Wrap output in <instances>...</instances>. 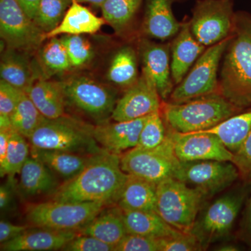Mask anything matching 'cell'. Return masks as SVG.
I'll use <instances>...</instances> for the list:
<instances>
[{
	"label": "cell",
	"instance_id": "1",
	"mask_svg": "<svg viewBox=\"0 0 251 251\" xmlns=\"http://www.w3.org/2000/svg\"><path fill=\"white\" fill-rule=\"evenodd\" d=\"M128 176L122 169L120 155L103 151L96 154L75 177L61 184L52 200L117 204Z\"/></svg>",
	"mask_w": 251,
	"mask_h": 251
},
{
	"label": "cell",
	"instance_id": "2",
	"mask_svg": "<svg viewBox=\"0 0 251 251\" xmlns=\"http://www.w3.org/2000/svg\"><path fill=\"white\" fill-rule=\"evenodd\" d=\"M219 92L240 110L251 107V16L235 13L233 31L224 54Z\"/></svg>",
	"mask_w": 251,
	"mask_h": 251
},
{
	"label": "cell",
	"instance_id": "3",
	"mask_svg": "<svg viewBox=\"0 0 251 251\" xmlns=\"http://www.w3.org/2000/svg\"><path fill=\"white\" fill-rule=\"evenodd\" d=\"M240 111L219 92L184 103L164 101L161 108L166 125L181 133L210 129Z\"/></svg>",
	"mask_w": 251,
	"mask_h": 251
},
{
	"label": "cell",
	"instance_id": "4",
	"mask_svg": "<svg viewBox=\"0 0 251 251\" xmlns=\"http://www.w3.org/2000/svg\"><path fill=\"white\" fill-rule=\"evenodd\" d=\"M93 131L94 126L74 117H44L27 140L31 148L97 154L105 150L96 141Z\"/></svg>",
	"mask_w": 251,
	"mask_h": 251
},
{
	"label": "cell",
	"instance_id": "5",
	"mask_svg": "<svg viewBox=\"0 0 251 251\" xmlns=\"http://www.w3.org/2000/svg\"><path fill=\"white\" fill-rule=\"evenodd\" d=\"M247 183L206 203L200 211L190 232L197 238L203 251L230 237L249 195Z\"/></svg>",
	"mask_w": 251,
	"mask_h": 251
},
{
	"label": "cell",
	"instance_id": "6",
	"mask_svg": "<svg viewBox=\"0 0 251 251\" xmlns=\"http://www.w3.org/2000/svg\"><path fill=\"white\" fill-rule=\"evenodd\" d=\"M209 198L201 190L169 178L157 184L156 211L167 224L190 232Z\"/></svg>",
	"mask_w": 251,
	"mask_h": 251
},
{
	"label": "cell",
	"instance_id": "7",
	"mask_svg": "<svg viewBox=\"0 0 251 251\" xmlns=\"http://www.w3.org/2000/svg\"><path fill=\"white\" fill-rule=\"evenodd\" d=\"M107 205L101 202H48L29 204L25 215L35 227L59 231H74L83 227Z\"/></svg>",
	"mask_w": 251,
	"mask_h": 251
},
{
	"label": "cell",
	"instance_id": "8",
	"mask_svg": "<svg viewBox=\"0 0 251 251\" xmlns=\"http://www.w3.org/2000/svg\"><path fill=\"white\" fill-rule=\"evenodd\" d=\"M122 169L126 174L138 176L158 184L169 178L175 177L179 169L173 140L168 128L165 141L152 150L133 148L120 156Z\"/></svg>",
	"mask_w": 251,
	"mask_h": 251
},
{
	"label": "cell",
	"instance_id": "9",
	"mask_svg": "<svg viewBox=\"0 0 251 251\" xmlns=\"http://www.w3.org/2000/svg\"><path fill=\"white\" fill-rule=\"evenodd\" d=\"M229 38L230 36L204 50L183 80L175 87L168 102L184 103L219 92L218 73L220 62L224 57Z\"/></svg>",
	"mask_w": 251,
	"mask_h": 251
},
{
	"label": "cell",
	"instance_id": "10",
	"mask_svg": "<svg viewBox=\"0 0 251 251\" xmlns=\"http://www.w3.org/2000/svg\"><path fill=\"white\" fill-rule=\"evenodd\" d=\"M66 102L98 124L111 118L118 99L116 91L85 75L62 81Z\"/></svg>",
	"mask_w": 251,
	"mask_h": 251
},
{
	"label": "cell",
	"instance_id": "11",
	"mask_svg": "<svg viewBox=\"0 0 251 251\" xmlns=\"http://www.w3.org/2000/svg\"><path fill=\"white\" fill-rule=\"evenodd\" d=\"M234 16L233 0H198L190 28L198 41L208 48L231 36Z\"/></svg>",
	"mask_w": 251,
	"mask_h": 251
},
{
	"label": "cell",
	"instance_id": "12",
	"mask_svg": "<svg viewBox=\"0 0 251 251\" xmlns=\"http://www.w3.org/2000/svg\"><path fill=\"white\" fill-rule=\"evenodd\" d=\"M0 35L6 49L25 52L36 50L46 40L45 33L16 0H0Z\"/></svg>",
	"mask_w": 251,
	"mask_h": 251
},
{
	"label": "cell",
	"instance_id": "13",
	"mask_svg": "<svg viewBox=\"0 0 251 251\" xmlns=\"http://www.w3.org/2000/svg\"><path fill=\"white\" fill-rule=\"evenodd\" d=\"M175 178L198 188L210 199L232 186L240 175L231 161H190L181 162Z\"/></svg>",
	"mask_w": 251,
	"mask_h": 251
},
{
	"label": "cell",
	"instance_id": "14",
	"mask_svg": "<svg viewBox=\"0 0 251 251\" xmlns=\"http://www.w3.org/2000/svg\"><path fill=\"white\" fill-rule=\"evenodd\" d=\"M161 99L152 77L142 69L138 80L117 100L111 119L125 122L149 116L161 110Z\"/></svg>",
	"mask_w": 251,
	"mask_h": 251
},
{
	"label": "cell",
	"instance_id": "15",
	"mask_svg": "<svg viewBox=\"0 0 251 251\" xmlns=\"http://www.w3.org/2000/svg\"><path fill=\"white\" fill-rule=\"evenodd\" d=\"M167 128L173 140L175 152L180 161L232 162L234 153L216 135L206 132L181 133L175 131L168 126Z\"/></svg>",
	"mask_w": 251,
	"mask_h": 251
},
{
	"label": "cell",
	"instance_id": "16",
	"mask_svg": "<svg viewBox=\"0 0 251 251\" xmlns=\"http://www.w3.org/2000/svg\"><path fill=\"white\" fill-rule=\"evenodd\" d=\"M143 70L152 77L163 100L169 99L175 88L171 74V44H162L143 38L139 42Z\"/></svg>",
	"mask_w": 251,
	"mask_h": 251
},
{
	"label": "cell",
	"instance_id": "17",
	"mask_svg": "<svg viewBox=\"0 0 251 251\" xmlns=\"http://www.w3.org/2000/svg\"><path fill=\"white\" fill-rule=\"evenodd\" d=\"M147 117L131 121L98 124L94 126V138L105 151L121 156L122 153L135 148L138 145Z\"/></svg>",
	"mask_w": 251,
	"mask_h": 251
},
{
	"label": "cell",
	"instance_id": "18",
	"mask_svg": "<svg viewBox=\"0 0 251 251\" xmlns=\"http://www.w3.org/2000/svg\"><path fill=\"white\" fill-rule=\"evenodd\" d=\"M177 0H147L142 24V34L146 38L169 40L181 29V24L175 17L173 4Z\"/></svg>",
	"mask_w": 251,
	"mask_h": 251
},
{
	"label": "cell",
	"instance_id": "19",
	"mask_svg": "<svg viewBox=\"0 0 251 251\" xmlns=\"http://www.w3.org/2000/svg\"><path fill=\"white\" fill-rule=\"evenodd\" d=\"M77 234L74 231L29 227L18 237L1 244L0 248L3 251H62Z\"/></svg>",
	"mask_w": 251,
	"mask_h": 251
},
{
	"label": "cell",
	"instance_id": "20",
	"mask_svg": "<svg viewBox=\"0 0 251 251\" xmlns=\"http://www.w3.org/2000/svg\"><path fill=\"white\" fill-rule=\"evenodd\" d=\"M206 49L193 36L189 21L182 23L171 44V74L175 86L183 80Z\"/></svg>",
	"mask_w": 251,
	"mask_h": 251
},
{
	"label": "cell",
	"instance_id": "21",
	"mask_svg": "<svg viewBox=\"0 0 251 251\" xmlns=\"http://www.w3.org/2000/svg\"><path fill=\"white\" fill-rule=\"evenodd\" d=\"M18 191L23 198L53 194L60 184L57 176L42 162L29 156L19 173Z\"/></svg>",
	"mask_w": 251,
	"mask_h": 251
},
{
	"label": "cell",
	"instance_id": "22",
	"mask_svg": "<svg viewBox=\"0 0 251 251\" xmlns=\"http://www.w3.org/2000/svg\"><path fill=\"white\" fill-rule=\"evenodd\" d=\"M77 234L92 236L114 247L128 234L122 210L118 206L100 211L88 224L77 229Z\"/></svg>",
	"mask_w": 251,
	"mask_h": 251
},
{
	"label": "cell",
	"instance_id": "23",
	"mask_svg": "<svg viewBox=\"0 0 251 251\" xmlns=\"http://www.w3.org/2000/svg\"><path fill=\"white\" fill-rule=\"evenodd\" d=\"M30 153L31 156L44 163L56 176L64 181L75 177L96 155L31 148Z\"/></svg>",
	"mask_w": 251,
	"mask_h": 251
},
{
	"label": "cell",
	"instance_id": "24",
	"mask_svg": "<svg viewBox=\"0 0 251 251\" xmlns=\"http://www.w3.org/2000/svg\"><path fill=\"white\" fill-rule=\"evenodd\" d=\"M105 23V20L97 17L80 3L73 0L62 22L53 30L46 34L45 39L59 35L95 34Z\"/></svg>",
	"mask_w": 251,
	"mask_h": 251
},
{
	"label": "cell",
	"instance_id": "25",
	"mask_svg": "<svg viewBox=\"0 0 251 251\" xmlns=\"http://www.w3.org/2000/svg\"><path fill=\"white\" fill-rule=\"evenodd\" d=\"M121 210L128 234L153 238H165L183 232L167 224L156 211L122 209Z\"/></svg>",
	"mask_w": 251,
	"mask_h": 251
},
{
	"label": "cell",
	"instance_id": "26",
	"mask_svg": "<svg viewBox=\"0 0 251 251\" xmlns=\"http://www.w3.org/2000/svg\"><path fill=\"white\" fill-rule=\"evenodd\" d=\"M25 93L46 118H57L64 115L66 99L60 82L38 79Z\"/></svg>",
	"mask_w": 251,
	"mask_h": 251
},
{
	"label": "cell",
	"instance_id": "27",
	"mask_svg": "<svg viewBox=\"0 0 251 251\" xmlns=\"http://www.w3.org/2000/svg\"><path fill=\"white\" fill-rule=\"evenodd\" d=\"M156 193L155 183L128 175L117 205L128 210L156 211Z\"/></svg>",
	"mask_w": 251,
	"mask_h": 251
},
{
	"label": "cell",
	"instance_id": "28",
	"mask_svg": "<svg viewBox=\"0 0 251 251\" xmlns=\"http://www.w3.org/2000/svg\"><path fill=\"white\" fill-rule=\"evenodd\" d=\"M26 53L22 51L6 49L1 56L0 64L1 80L24 92H27L36 80L31 63Z\"/></svg>",
	"mask_w": 251,
	"mask_h": 251
},
{
	"label": "cell",
	"instance_id": "29",
	"mask_svg": "<svg viewBox=\"0 0 251 251\" xmlns=\"http://www.w3.org/2000/svg\"><path fill=\"white\" fill-rule=\"evenodd\" d=\"M139 76L138 57L135 49L125 46L118 50L109 66L108 80L126 90L138 80Z\"/></svg>",
	"mask_w": 251,
	"mask_h": 251
},
{
	"label": "cell",
	"instance_id": "30",
	"mask_svg": "<svg viewBox=\"0 0 251 251\" xmlns=\"http://www.w3.org/2000/svg\"><path fill=\"white\" fill-rule=\"evenodd\" d=\"M251 129V109L237 113L206 132L216 135L231 152L239 150ZM197 133V132H196Z\"/></svg>",
	"mask_w": 251,
	"mask_h": 251
},
{
	"label": "cell",
	"instance_id": "31",
	"mask_svg": "<svg viewBox=\"0 0 251 251\" xmlns=\"http://www.w3.org/2000/svg\"><path fill=\"white\" fill-rule=\"evenodd\" d=\"M143 0H106L101 6L102 14L117 34H124L131 26Z\"/></svg>",
	"mask_w": 251,
	"mask_h": 251
},
{
	"label": "cell",
	"instance_id": "32",
	"mask_svg": "<svg viewBox=\"0 0 251 251\" xmlns=\"http://www.w3.org/2000/svg\"><path fill=\"white\" fill-rule=\"evenodd\" d=\"M44 117L27 94L24 92L11 116L13 129L28 139Z\"/></svg>",
	"mask_w": 251,
	"mask_h": 251
},
{
	"label": "cell",
	"instance_id": "33",
	"mask_svg": "<svg viewBox=\"0 0 251 251\" xmlns=\"http://www.w3.org/2000/svg\"><path fill=\"white\" fill-rule=\"evenodd\" d=\"M50 40L39 50V57L42 67L48 75L62 74L72 69L67 49L60 38Z\"/></svg>",
	"mask_w": 251,
	"mask_h": 251
},
{
	"label": "cell",
	"instance_id": "34",
	"mask_svg": "<svg viewBox=\"0 0 251 251\" xmlns=\"http://www.w3.org/2000/svg\"><path fill=\"white\" fill-rule=\"evenodd\" d=\"M26 139L16 130L13 129L11 131L6 160L4 166L0 168L1 177L7 176L14 178L19 174L30 153V148Z\"/></svg>",
	"mask_w": 251,
	"mask_h": 251
},
{
	"label": "cell",
	"instance_id": "35",
	"mask_svg": "<svg viewBox=\"0 0 251 251\" xmlns=\"http://www.w3.org/2000/svg\"><path fill=\"white\" fill-rule=\"evenodd\" d=\"M73 0H41L34 22L47 34L62 22Z\"/></svg>",
	"mask_w": 251,
	"mask_h": 251
},
{
	"label": "cell",
	"instance_id": "36",
	"mask_svg": "<svg viewBox=\"0 0 251 251\" xmlns=\"http://www.w3.org/2000/svg\"><path fill=\"white\" fill-rule=\"evenodd\" d=\"M167 137V126L161 110L147 117L135 148L152 150L161 145Z\"/></svg>",
	"mask_w": 251,
	"mask_h": 251
},
{
	"label": "cell",
	"instance_id": "37",
	"mask_svg": "<svg viewBox=\"0 0 251 251\" xmlns=\"http://www.w3.org/2000/svg\"><path fill=\"white\" fill-rule=\"evenodd\" d=\"M60 39L67 49L72 68L83 67L93 58L92 46L83 36L64 35Z\"/></svg>",
	"mask_w": 251,
	"mask_h": 251
},
{
	"label": "cell",
	"instance_id": "38",
	"mask_svg": "<svg viewBox=\"0 0 251 251\" xmlns=\"http://www.w3.org/2000/svg\"><path fill=\"white\" fill-rule=\"evenodd\" d=\"M203 251L197 238L191 232H181L160 239V251Z\"/></svg>",
	"mask_w": 251,
	"mask_h": 251
},
{
	"label": "cell",
	"instance_id": "39",
	"mask_svg": "<svg viewBox=\"0 0 251 251\" xmlns=\"http://www.w3.org/2000/svg\"><path fill=\"white\" fill-rule=\"evenodd\" d=\"M160 239L128 234L114 251H160Z\"/></svg>",
	"mask_w": 251,
	"mask_h": 251
},
{
	"label": "cell",
	"instance_id": "40",
	"mask_svg": "<svg viewBox=\"0 0 251 251\" xmlns=\"http://www.w3.org/2000/svg\"><path fill=\"white\" fill-rule=\"evenodd\" d=\"M232 163L237 167L240 179L244 182L251 181V129L242 142L239 150L234 153Z\"/></svg>",
	"mask_w": 251,
	"mask_h": 251
},
{
	"label": "cell",
	"instance_id": "41",
	"mask_svg": "<svg viewBox=\"0 0 251 251\" xmlns=\"http://www.w3.org/2000/svg\"><path fill=\"white\" fill-rule=\"evenodd\" d=\"M24 92L6 81L0 80V115L11 117Z\"/></svg>",
	"mask_w": 251,
	"mask_h": 251
},
{
	"label": "cell",
	"instance_id": "42",
	"mask_svg": "<svg viewBox=\"0 0 251 251\" xmlns=\"http://www.w3.org/2000/svg\"><path fill=\"white\" fill-rule=\"evenodd\" d=\"M65 251H114V247L92 236L77 234L65 246Z\"/></svg>",
	"mask_w": 251,
	"mask_h": 251
},
{
	"label": "cell",
	"instance_id": "43",
	"mask_svg": "<svg viewBox=\"0 0 251 251\" xmlns=\"http://www.w3.org/2000/svg\"><path fill=\"white\" fill-rule=\"evenodd\" d=\"M237 235L239 240L251 248V183Z\"/></svg>",
	"mask_w": 251,
	"mask_h": 251
},
{
	"label": "cell",
	"instance_id": "44",
	"mask_svg": "<svg viewBox=\"0 0 251 251\" xmlns=\"http://www.w3.org/2000/svg\"><path fill=\"white\" fill-rule=\"evenodd\" d=\"M18 186L15 183L14 178H10L0 187V209L1 213H8L14 210L15 195Z\"/></svg>",
	"mask_w": 251,
	"mask_h": 251
},
{
	"label": "cell",
	"instance_id": "45",
	"mask_svg": "<svg viewBox=\"0 0 251 251\" xmlns=\"http://www.w3.org/2000/svg\"><path fill=\"white\" fill-rule=\"evenodd\" d=\"M29 228L28 226H18L9 221L1 220L0 221V243L9 242L21 235Z\"/></svg>",
	"mask_w": 251,
	"mask_h": 251
},
{
	"label": "cell",
	"instance_id": "46",
	"mask_svg": "<svg viewBox=\"0 0 251 251\" xmlns=\"http://www.w3.org/2000/svg\"><path fill=\"white\" fill-rule=\"evenodd\" d=\"M11 130H0V168L4 166Z\"/></svg>",
	"mask_w": 251,
	"mask_h": 251
},
{
	"label": "cell",
	"instance_id": "47",
	"mask_svg": "<svg viewBox=\"0 0 251 251\" xmlns=\"http://www.w3.org/2000/svg\"><path fill=\"white\" fill-rule=\"evenodd\" d=\"M26 14L31 19L34 20L39 9L41 0H16Z\"/></svg>",
	"mask_w": 251,
	"mask_h": 251
},
{
	"label": "cell",
	"instance_id": "48",
	"mask_svg": "<svg viewBox=\"0 0 251 251\" xmlns=\"http://www.w3.org/2000/svg\"><path fill=\"white\" fill-rule=\"evenodd\" d=\"M214 250L219 251H240V248L236 245L235 244L230 242H223L217 247L214 248Z\"/></svg>",
	"mask_w": 251,
	"mask_h": 251
},
{
	"label": "cell",
	"instance_id": "49",
	"mask_svg": "<svg viewBox=\"0 0 251 251\" xmlns=\"http://www.w3.org/2000/svg\"><path fill=\"white\" fill-rule=\"evenodd\" d=\"M75 1L80 3V4L81 3H87V4L101 7L102 5L105 3L106 0H75Z\"/></svg>",
	"mask_w": 251,
	"mask_h": 251
}]
</instances>
